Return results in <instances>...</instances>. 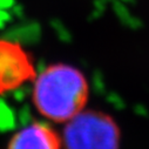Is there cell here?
Returning <instances> with one entry per match:
<instances>
[{
  "label": "cell",
  "instance_id": "obj_3",
  "mask_svg": "<svg viewBox=\"0 0 149 149\" xmlns=\"http://www.w3.org/2000/svg\"><path fill=\"white\" fill-rule=\"evenodd\" d=\"M34 74L33 62L20 45L0 40V94L17 89Z\"/></svg>",
  "mask_w": 149,
  "mask_h": 149
},
{
  "label": "cell",
  "instance_id": "obj_4",
  "mask_svg": "<svg viewBox=\"0 0 149 149\" xmlns=\"http://www.w3.org/2000/svg\"><path fill=\"white\" fill-rule=\"evenodd\" d=\"M61 144L62 140L52 127L34 122L13 135L7 149H61Z\"/></svg>",
  "mask_w": 149,
  "mask_h": 149
},
{
  "label": "cell",
  "instance_id": "obj_1",
  "mask_svg": "<svg viewBox=\"0 0 149 149\" xmlns=\"http://www.w3.org/2000/svg\"><path fill=\"white\" fill-rule=\"evenodd\" d=\"M88 92L87 80L79 69L58 63L46 68L36 78L33 101L42 116L66 122L84 110Z\"/></svg>",
  "mask_w": 149,
  "mask_h": 149
},
{
  "label": "cell",
  "instance_id": "obj_2",
  "mask_svg": "<svg viewBox=\"0 0 149 149\" xmlns=\"http://www.w3.org/2000/svg\"><path fill=\"white\" fill-rule=\"evenodd\" d=\"M121 133L110 115L82 110L67 121L62 142L65 149H120Z\"/></svg>",
  "mask_w": 149,
  "mask_h": 149
}]
</instances>
